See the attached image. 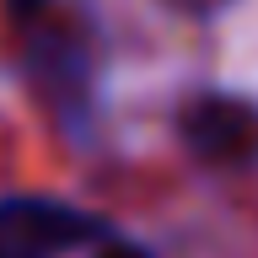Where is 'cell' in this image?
Wrapping results in <instances>:
<instances>
[{
  "mask_svg": "<svg viewBox=\"0 0 258 258\" xmlns=\"http://www.w3.org/2000/svg\"><path fill=\"white\" fill-rule=\"evenodd\" d=\"M27 76H32V97L43 102L54 118L76 124L92 108L97 92V43L76 16L64 22H43L38 38L27 48Z\"/></svg>",
  "mask_w": 258,
  "mask_h": 258,
  "instance_id": "cell-1",
  "label": "cell"
},
{
  "mask_svg": "<svg viewBox=\"0 0 258 258\" xmlns=\"http://www.w3.org/2000/svg\"><path fill=\"white\" fill-rule=\"evenodd\" d=\"M92 242H108V226L64 199L43 194L0 199V258H64Z\"/></svg>",
  "mask_w": 258,
  "mask_h": 258,
  "instance_id": "cell-2",
  "label": "cell"
},
{
  "mask_svg": "<svg viewBox=\"0 0 258 258\" xmlns=\"http://www.w3.org/2000/svg\"><path fill=\"white\" fill-rule=\"evenodd\" d=\"M177 135L205 167H258V102L199 92L177 108Z\"/></svg>",
  "mask_w": 258,
  "mask_h": 258,
  "instance_id": "cell-3",
  "label": "cell"
},
{
  "mask_svg": "<svg viewBox=\"0 0 258 258\" xmlns=\"http://www.w3.org/2000/svg\"><path fill=\"white\" fill-rule=\"evenodd\" d=\"M172 11H183V16H215V11H226L231 0H167Z\"/></svg>",
  "mask_w": 258,
  "mask_h": 258,
  "instance_id": "cell-4",
  "label": "cell"
},
{
  "mask_svg": "<svg viewBox=\"0 0 258 258\" xmlns=\"http://www.w3.org/2000/svg\"><path fill=\"white\" fill-rule=\"evenodd\" d=\"M92 258H151L145 247H135V242H102Z\"/></svg>",
  "mask_w": 258,
  "mask_h": 258,
  "instance_id": "cell-5",
  "label": "cell"
},
{
  "mask_svg": "<svg viewBox=\"0 0 258 258\" xmlns=\"http://www.w3.org/2000/svg\"><path fill=\"white\" fill-rule=\"evenodd\" d=\"M43 6H48V0H11L16 16H32V11H43Z\"/></svg>",
  "mask_w": 258,
  "mask_h": 258,
  "instance_id": "cell-6",
  "label": "cell"
}]
</instances>
